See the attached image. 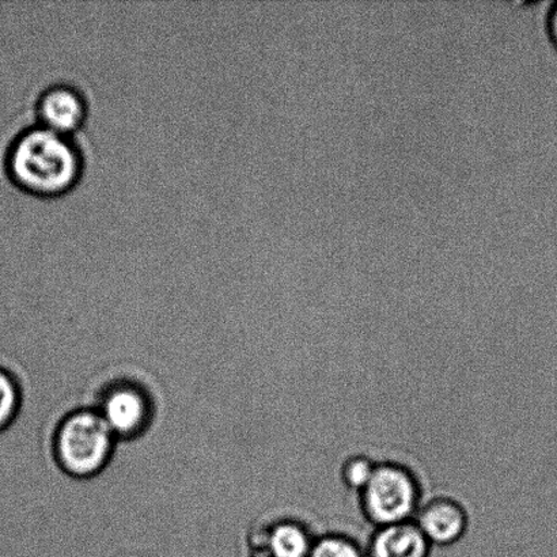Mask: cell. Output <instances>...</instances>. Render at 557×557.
Instances as JSON below:
<instances>
[{
  "label": "cell",
  "instance_id": "3957f363",
  "mask_svg": "<svg viewBox=\"0 0 557 557\" xmlns=\"http://www.w3.org/2000/svg\"><path fill=\"white\" fill-rule=\"evenodd\" d=\"M113 433L100 413L79 411L70 414L57 435V455L62 467L74 476H90L106 466L111 456Z\"/></svg>",
  "mask_w": 557,
  "mask_h": 557
},
{
  "label": "cell",
  "instance_id": "52a82bcc",
  "mask_svg": "<svg viewBox=\"0 0 557 557\" xmlns=\"http://www.w3.org/2000/svg\"><path fill=\"white\" fill-rule=\"evenodd\" d=\"M100 414L113 435L129 436L144 428L149 417V404L134 387L119 386L108 393Z\"/></svg>",
  "mask_w": 557,
  "mask_h": 557
},
{
  "label": "cell",
  "instance_id": "ba28073f",
  "mask_svg": "<svg viewBox=\"0 0 557 557\" xmlns=\"http://www.w3.org/2000/svg\"><path fill=\"white\" fill-rule=\"evenodd\" d=\"M317 537L302 522L278 521L265 534V553L269 557H309Z\"/></svg>",
  "mask_w": 557,
  "mask_h": 557
},
{
  "label": "cell",
  "instance_id": "277c9868",
  "mask_svg": "<svg viewBox=\"0 0 557 557\" xmlns=\"http://www.w3.org/2000/svg\"><path fill=\"white\" fill-rule=\"evenodd\" d=\"M414 523L433 547H451L461 542L469 528L466 507L450 496H435L420 506Z\"/></svg>",
  "mask_w": 557,
  "mask_h": 557
},
{
  "label": "cell",
  "instance_id": "7a4b0ae2",
  "mask_svg": "<svg viewBox=\"0 0 557 557\" xmlns=\"http://www.w3.org/2000/svg\"><path fill=\"white\" fill-rule=\"evenodd\" d=\"M360 511L374 528L413 521L423 493L417 474L397 461L376 462L369 483L358 494Z\"/></svg>",
  "mask_w": 557,
  "mask_h": 557
},
{
  "label": "cell",
  "instance_id": "8992f818",
  "mask_svg": "<svg viewBox=\"0 0 557 557\" xmlns=\"http://www.w3.org/2000/svg\"><path fill=\"white\" fill-rule=\"evenodd\" d=\"M366 557H430L433 545L429 543L414 521L375 528Z\"/></svg>",
  "mask_w": 557,
  "mask_h": 557
},
{
  "label": "cell",
  "instance_id": "6da1fadb",
  "mask_svg": "<svg viewBox=\"0 0 557 557\" xmlns=\"http://www.w3.org/2000/svg\"><path fill=\"white\" fill-rule=\"evenodd\" d=\"M82 166L84 161L73 136L42 124L24 131L10 152V172L15 182L42 196L73 187Z\"/></svg>",
  "mask_w": 557,
  "mask_h": 557
},
{
  "label": "cell",
  "instance_id": "30bf717a",
  "mask_svg": "<svg viewBox=\"0 0 557 557\" xmlns=\"http://www.w3.org/2000/svg\"><path fill=\"white\" fill-rule=\"evenodd\" d=\"M375 463L370 457L363 455L348 457L343 462L341 469L344 485L359 494L366 487V484L369 483L371 474L374 472Z\"/></svg>",
  "mask_w": 557,
  "mask_h": 557
},
{
  "label": "cell",
  "instance_id": "7c38bea8",
  "mask_svg": "<svg viewBox=\"0 0 557 557\" xmlns=\"http://www.w3.org/2000/svg\"><path fill=\"white\" fill-rule=\"evenodd\" d=\"M549 32L550 36L554 38V41L557 44V5L549 16Z\"/></svg>",
  "mask_w": 557,
  "mask_h": 557
},
{
  "label": "cell",
  "instance_id": "5b68a950",
  "mask_svg": "<svg viewBox=\"0 0 557 557\" xmlns=\"http://www.w3.org/2000/svg\"><path fill=\"white\" fill-rule=\"evenodd\" d=\"M36 107L40 124L69 135L81 127L87 114L84 95L76 87L65 84L46 87Z\"/></svg>",
  "mask_w": 557,
  "mask_h": 557
},
{
  "label": "cell",
  "instance_id": "8fae6325",
  "mask_svg": "<svg viewBox=\"0 0 557 557\" xmlns=\"http://www.w3.org/2000/svg\"><path fill=\"white\" fill-rule=\"evenodd\" d=\"M18 384L8 370L0 368V431L9 428L20 408Z\"/></svg>",
  "mask_w": 557,
  "mask_h": 557
},
{
  "label": "cell",
  "instance_id": "9c48e42d",
  "mask_svg": "<svg viewBox=\"0 0 557 557\" xmlns=\"http://www.w3.org/2000/svg\"><path fill=\"white\" fill-rule=\"evenodd\" d=\"M309 557H366L357 540L342 533L322 534L315 539Z\"/></svg>",
  "mask_w": 557,
  "mask_h": 557
}]
</instances>
